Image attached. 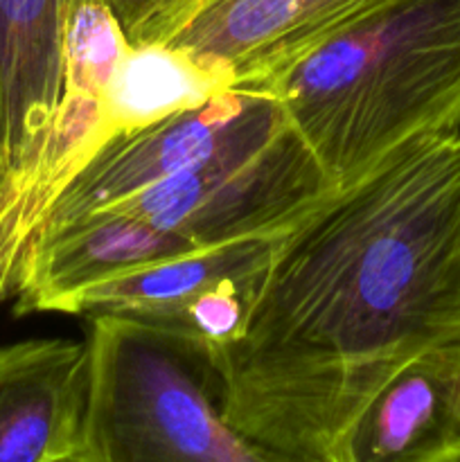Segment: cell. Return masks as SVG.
<instances>
[{"label": "cell", "mask_w": 460, "mask_h": 462, "mask_svg": "<svg viewBox=\"0 0 460 462\" xmlns=\"http://www.w3.org/2000/svg\"><path fill=\"white\" fill-rule=\"evenodd\" d=\"M460 341V129L404 144L280 235L242 337L215 356L225 418L343 462L374 393Z\"/></svg>", "instance_id": "cell-1"}, {"label": "cell", "mask_w": 460, "mask_h": 462, "mask_svg": "<svg viewBox=\"0 0 460 462\" xmlns=\"http://www.w3.org/2000/svg\"><path fill=\"white\" fill-rule=\"evenodd\" d=\"M255 86L347 188L404 144L460 129V0H388Z\"/></svg>", "instance_id": "cell-2"}, {"label": "cell", "mask_w": 460, "mask_h": 462, "mask_svg": "<svg viewBox=\"0 0 460 462\" xmlns=\"http://www.w3.org/2000/svg\"><path fill=\"white\" fill-rule=\"evenodd\" d=\"M81 436L63 462H316L255 440L221 409L215 355L183 334L90 320Z\"/></svg>", "instance_id": "cell-3"}, {"label": "cell", "mask_w": 460, "mask_h": 462, "mask_svg": "<svg viewBox=\"0 0 460 462\" xmlns=\"http://www.w3.org/2000/svg\"><path fill=\"white\" fill-rule=\"evenodd\" d=\"M336 192L318 158L284 122L273 134L225 149L111 210L201 248H219L280 237Z\"/></svg>", "instance_id": "cell-4"}, {"label": "cell", "mask_w": 460, "mask_h": 462, "mask_svg": "<svg viewBox=\"0 0 460 462\" xmlns=\"http://www.w3.org/2000/svg\"><path fill=\"white\" fill-rule=\"evenodd\" d=\"M70 0H0V284L21 269L41 219V183L66 95Z\"/></svg>", "instance_id": "cell-5"}, {"label": "cell", "mask_w": 460, "mask_h": 462, "mask_svg": "<svg viewBox=\"0 0 460 462\" xmlns=\"http://www.w3.org/2000/svg\"><path fill=\"white\" fill-rule=\"evenodd\" d=\"M284 122L287 117L273 95L257 86H228L198 106L111 135L59 192L34 242L86 217L111 210L225 149L264 138Z\"/></svg>", "instance_id": "cell-6"}, {"label": "cell", "mask_w": 460, "mask_h": 462, "mask_svg": "<svg viewBox=\"0 0 460 462\" xmlns=\"http://www.w3.org/2000/svg\"><path fill=\"white\" fill-rule=\"evenodd\" d=\"M383 3L167 0L129 43H165L230 86H255Z\"/></svg>", "instance_id": "cell-7"}, {"label": "cell", "mask_w": 460, "mask_h": 462, "mask_svg": "<svg viewBox=\"0 0 460 462\" xmlns=\"http://www.w3.org/2000/svg\"><path fill=\"white\" fill-rule=\"evenodd\" d=\"M194 251L201 246L129 212H97L36 239L12 298L14 314H72L88 289Z\"/></svg>", "instance_id": "cell-8"}, {"label": "cell", "mask_w": 460, "mask_h": 462, "mask_svg": "<svg viewBox=\"0 0 460 462\" xmlns=\"http://www.w3.org/2000/svg\"><path fill=\"white\" fill-rule=\"evenodd\" d=\"M88 343L30 338L0 347V462H63L88 404Z\"/></svg>", "instance_id": "cell-9"}, {"label": "cell", "mask_w": 460, "mask_h": 462, "mask_svg": "<svg viewBox=\"0 0 460 462\" xmlns=\"http://www.w3.org/2000/svg\"><path fill=\"white\" fill-rule=\"evenodd\" d=\"M343 462H460V341L415 356L374 393Z\"/></svg>", "instance_id": "cell-10"}, {"label": "cell", "mask_w": 460, "mask_h": 462, "mask_svg": "<svg viewBox=\"0 0 460 462\" xmlns=\"http://www.w3.org/2000/svg\"><path fill=\"white\" fill-rule=\"evenodd\" d=\"M278 237L253 239L129 271L88 289L72 307L75 316L122 319L180 334L198 300L230 280L264 273Z\"/></svg>", "instance_id": "cell-11"}, {"label": "cell", "mask_w": 460, "mask_h": 462, "mask_svg": "<svg viewBox=\"0 0 460 462\" xmlns=\"http://www.w3.org/2000/svg\"><path fill=\"white\" fill-rule=\"evenodd\" d=\"M228 81L165 43H129L104 99L108 138L198 106Z\"/></svg>", "instance_id": "cell-12"}, {"label": "cell", "mask_w": 460, "mask_h": 462, "mask_svg": "<svg viewBox=\"0 0 460 462\" xmlns=\"http://www.w3.org/2000/svg\"><path fill=\"white\" fill-rule=\"evenodd\" d=\"M165 3L167 0H111V7L124 27L126 39H131Z\"/></svg>", "instance_id": "cell-13"}]
</instances>
